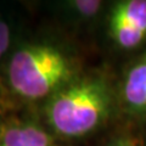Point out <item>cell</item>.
<instances>
[{"label": "cell", "mask_w": 146, "mask_h": 146, "mask_svg": "<svg viewBox=\"0 0 146 146\" xmlns=\"http://www.w3.org/2000/svg\"><path fill=\"white\" fill-rule=\"evenodd\" d=\"M112 94L101 77L74 78L49 98L45 115L58 135L77 138L93 133L108 118Z\"/></svg>", "instance_id": "6da1fadb"}, {"label": "cell", "mask_w": 146, "mask_h": 146, "mask_svg": "<svg viewBox=\"0 0 146 146\" xmlns=\"http://www.w3.org/2000/svg\"><path fill=\"white\" fill-rule=\"evenodd\" d=\"M101 5L102 3L98 0H77V1L67 3V7L72 11L73 15L80 16L82 18L95 16Z\"/></svg>", "instance_id": "8992f818"}, {"label": "cell", "mask_w": 146, "mask_h": 146, "mask_svg": "<svg viewBox=\"0 0 146 146\" xmlns=\"http://www.w3.org/2000/svg\"><path fill=\"white\" fill-rule=\"evenodd\" d=\"M0 130H1V129H0Z\"/></svg>", "instance_id": "9c48e42d"}, {"label": "cell", "mask_w": 146, "mask_h": 146, "mask_svg": "<svg viewBox=\"0 0 146 146\" xmlns=\"http://www.w3.org/2000/svg\"><path fill=\"white\" fill-rule=\"evenodd\" d=\"M10 42H11L10 27L6 23V21L0 18V58L4 56V54L6 52V50L10 46Z\"/></svg>", "instance_id": "52a82bcc"}, {"label": "cell", "mask_w": 146, "mask_h": 146, "mask_svg": "<svg viewBox=\"0 0 146 146\" xmlns=\"http://www.w3.org/2000/svg\"><path fill=\"white\" fill-rule=\"evenodd\" d=\"M107 146H138L135 141H133L129 138H124V136H121V138L113 139L111 143Z\"/></svg>", "instance_id": "ba28073f"}, {"label": "cell", "mask_w": 146, "mask_h": 146, "mask_svg": "<svg viewBox=\"0 0 146 146\" xmlns=\"http://www.w3.org/2000/svg\"><path fill=\"white\" fill-rule=\"evenodd\" d=\"M110 34L122 49H134L146 38V0L117 3L110 13Z\"/></svg>", "instance_id": "3957f363"}, {"label": "cell", "mask_w": 146, "mask_h": 146, "mask_svg": "<svg viewBox=\"0 0 146 146\" xmlns=\"http://www.w3.org/2000/svg\"><path fill=\"white\" fill-rule=\"evenodd\" d=\"M127 110L139 117H146V52L127 71L122 86Z\"/></svg>", "instance_id": "277c9868"}, {"label": "cell", "mask_w": 146, "mask_h": 146, "mask_svg": "<svg viewBox=\"0 0 146 146\" xmlns=\"http://www.w3.org/2000/svg\"><path fill=\"white\" fill-rule=\"evenodd\" d=\"M73 79L71 58L51 45H26L12 55L9 65L11 88L29 100L50 98Z\"/></svg>", "instance_id": "7a4b0ae2"}, {"label": "cell", "mask_w": 146, "mask_h": 146, "mask_svg": "<svg viewBox=\"0 0 146 146\" xmlns=\"http://www.w3.org/2000/svg\"><path fill=\"white\" fill-rule=\"evenodd\" d=\"M0 146H58L39 125L17 123L0 130Z\"/></svg>", "instance_id": "5b68a950"}]
</instances>
